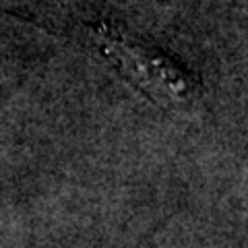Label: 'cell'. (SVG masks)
I'll return each instance as SVG.
<instances>
[{
  "label": "cell",
  "instance_id": "obj_1",
  "mask_svg": "<svg viewBox=\"0 0 248 248\" xmlns=\"http://www.w3.org/2000/svg\"><path fill=\"white\" fill-rule=\"evenodd\" d=\"M95 37L102 52L114 62L124 79L139 87L157 106L176 108L195 99L199 89L197 81L161 52L116 33L110 25L97 27Z\"/></svg>",
  "mask_w": 248,
  "mask_h": 248
}]
</instances>
